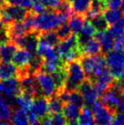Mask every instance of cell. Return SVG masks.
<instances>
[{
  "label": "cell",
  "mask_w": 124,
  "mask_h": 125,
  "mask_svg": "<svg viewBox=\"0 0 124 125\" xmlns=\"http://www.w3.org/2000/svg\"><path fill=\"white\" fill-rule=\"evenodd\" d=\"M69 17L57 11L48 10L35 16L34 19V31L38 33L48 30H56L59 26L67 23Z\"/></svg>",
  "instance_id": "cell-1"
},
{
  "label": "cell",
  "mask_w": 124,
  "mask_h": 125,
  "mask_svg": "<svg viewBox=\"0 0 124 125\" xmlns=\"http://www.w3.org/2000/svg\"><path fill=\"white\" fill-rule=\"evenodd\" d=\"M66 70H67V80L65 83V88L69 91L78 90L80 84L87 78L80 62V59L66 63Z\"/></svg>",
  "instance_id": "cell-2"
},
{
  "label": "cell",
  "mask_w": 124,
  "mask_h": 125,
  "mask_svg": "<svg viewBox=\"0 0 124 125\" xmlns=\"http://www.w3.org/2000/svg\"><path fill=\"white\" fill-rule=\"evenodd\" d=\"M108 69L115 80H124V50L111 49L106 53Z\"/></svg>",
  "instance_id": "cell-3"
},
{
  "label": "cell",
  "mask_w": 124,
  "mask_h": 125,
  "mask_svg": "<svg viewBox=\"0 0 124 125\" xmlns=\"http://www.w3.org/2000/svg\"><path fill=\"white\" fill-rule=\"evenodd\" d=\"M91 108L95 125H111L115 112L110 111L100 101H97Z\"/></svg>",
  "instance_id": "cell-4"
},
{
  "label": "cell",
  "mask_w": 124,
  "mask_h": 125,
  "mask_svg": "<svg viewBox=\"0 0 124 125\" xmlns=\"http://www.w3.org/2000/svg\"><path fill=\"white\" fill-rule=\"evenodd\" d=\"M35 79L43 96L48 98L56 93V85L54 80L49 73L44 70H38L35 73Z\"/></svg>",
  "instance_id": "cell-5"
},
{
  "label": "cell",
  "mask_w": 124,
  "mask_h": 125,
  "mask_svg": "<svg viewBox=\"0 0 124 125\" xmlns=\"http://www.w3.org/2000/svg\"><path fill=\"white\" fill-rule=\"evenodd\" d=\"M78 90L82 95L84 105L87 107H92V105L99 99V94H98L96 89L94 87V84L89 78H86L83 80Z\"/></svg>",
  "instance_id": "cell-6"
},
{
  "label": "cell",
  "mask_w": 124,
  "mask_h": 125,
  "mask_svg": "<svg viewBox=\"0 0 124 125\" xmlns=\"http://www.w3.org/2000/svg\"><path fill=\"white\" fill-rule=\"evenodd\" d=\"M20 93L21 88L17 78L14 77L0 81V94L4 95V97L7 99H9L11 101H14L15 98Z\"/></svg>",
  "instance_id": "cell-7"
},
{
  "label": "cell",
  "mask_w": 124,
  "mask_h": 125,
  "mask_svg": "<svg viewBox=\"0 0 124 125\" xmlns=\"http://www.w3.org/2000/svg\"><path fill=\"white\" fill-rule=\"evenodd\" d=\"M100 101L110 111L116 113L121 101V94L110 87L100 96Z\"/></svg>",
  "instance_id": "cell-8"
},
{
  "label": "cell",
  "mask_w": 124,
  "mask_h": 125,
  "mask_svg": "<svg viewBox=\"0 0 124 125\" xmlns=\"http://www.w3.org/2000/svg\"><path fill=\"white\" fill-rule=\"evenodd\" d=\"M112 82H113V77L111 75L110 70L106 68L93 82L94 87L100 97L110 87Z\"/></svg>",
  "instance_id": "cell-9"
},
{
  "label": "cell",
  "mask_w": 124,
  "mask_h": 125,
  "mask_svg": "<svg viewBox=\"0 0 124 125\" xmlns=\"http://www.w3.org/2000/svg\"><path fill=\"white\" fill-rule=\"evenodd\" d=\"M31 112H33L35 115H37L39 120L42 121L46 116L48 114V98L40 95L33 99V102L30 109L28 110Z\"/></svg>",
  "instance_id": "cell-10"
},
{
  "label": "cell",
  "mask_w": 124,
  "mask_h": 125,
  "mask_svg": "<svg viewBox=\"0 0 124 125\" xmlns=\"http://www.w3.org/2000/svg\"><path fill=\"white\" fill-rule=\"evenodd\" d=\"M6 25L9 37V41H12L15 38L19 37H23L28 32L23 21H12Z\"/></svg>",
  "instance_id": "cell-11"
},
{
  "label": "cell",
  "mask_w": 124,
  "mask_h": 125,
  "mask_svg": "<svg viewBox=\"0 0 124 125\" xmlns=\"http://www.w3.org/2000/svg\"><path fill=\"white\" fill-rule=\"evenodd\" d=\"M77 46H79L78 36L75 33H72L68 38L59 41V43L57 45V53L62 59L70 49L77 47Z\"/></svg>",
  "instance_id": "cell-12"
},
{
  "label": "cell",
  "mask_w": 124,
  "mask_h": 125,
  "mask_svg": "<svg viewBox=\"0 0 124 125\" xmlns=\"http://www.w3.org/2000/svg\"><path fill=\"white\" fill-rule=\"evenodd\" d=\"M94 38L98 39V41L100 42L102 52L106 54L107 52L110 51L111 49H113L114 47V39L110 36L109 31L107 30H101V31H96Z\"/></svg>",
  "instance_id": "cell-13"
},
{
  "label": "cell",
  "mask_w": 124,
  "mask_h": 125,
  "mask_svg": "<svg viewBox=\"0 0 124 125\" xmlns=\"http://www.w3.org/2000/svg\"><path fill=\"white\" fill-rule=\"evenodd\" d=\"M83 56H96L102 53V49L100 42L96 38H90L81 47H79Z\"/></svg>",
  "instance_id": "cell-14"
},
{
  "label": "cell",
  "mask_w": 124,
  "mask_h": 125,
  "mask_svg": "<svg viewBox=\"0 0 124 125\" xmlns=\"http://www.w3.org/2000/svg\"><path fill=\"white\" fill-rule=\"evenodd\" d=\"M96 31V28H94V26L90 22V19H86L84 24H83L82 28L80 29V31L77 35L78 36V43H79V47H81L90 38L94 37Z\"/></svg>",
  "instance_id": "cell-15"
},
{
  "label": "cell",
  "mask_w": 124,
  "mask_h": 125,
  "mask_svg": "<svg viewBox=\"0 0 124 125\" xmlns=\"http://www.w3.org/2000/svg\"><path fill=\"white\" fill-rule=\"evenodd\" d=\"M32 57L33 56L31 55L26 49L19 48L14 53L13 58H12V61L17 68H22V67L28 66L30 62Z\"/></svg>",
  "instance_id": "cell-16"
},
{
  "label": "cell",
  "mask_w": 124,
  "mask_h": 125,
  "mask_svg": "<svg viewBox=\"0 0 124 125\" xmlns=\"http://www.w3.org/2000/svg\"><path fill=\"white\" fill-rule=\"evenodd\" d=\"M97 61V55L96 56H82L80 59V62L82 65V68L84 70V72L86 74V77L91 80L93 77V71L95 69Z\"/></svg>",
  "instance_id": "cell-17"
},
{
  "label": "cell",
  "mask_w": 124,
  "mask_h": 125,
  "mask_svg": "<svg viewBox=\"0 0 124 125\" xmlns=\"http://www.w3.org/2000/svg\"><path fill=\"white\" fill-rule=\"evenodd\" d=\"M51 76L54 80L56 85V90L65 87L66 80H67V70H66V63L62 66L59 67L55 71L51 73Z\"/></svg>",
  "instance_id": "cell-18"
},
{
  "label": "cell",
  "mask_w": 124,
  "mask_h": 125,
  "mask_svg": "<svg viewBox=\"0 0 124 125\" xmlns=\"http://www.w3.org/2000/svg\"><path fill=\"white\" fill-rule=\"evenodd\" d=\"M79 111H80V108L76 105L73 102H66L63 104L62 108V112L63 115L65 116L67 121H76L79 115Z\"/></svg>",
  "instance_id": "cell-19"
},
{
  "label": "cell",
  "mask_w": 124,
  "mask_h": 125,
  "mask_svg": "<svg viewBox=\"0 0 124 125\" xmlns=\"http://www.w3.org/2000/svg\"><path fill=\"white\" fill-rule=\"evenodd\" d=\"M17 49V45L12 41H8L5 44L0 45V54L4 62H10L12 60L13 55Z\"/></svg>",
  "instance_id": "cell-20"
},
{
  "label": "cell",
  "mask_w": 124,
  "mask_h": 125,
  "mask_svg": "<svg viewBox=\"0 0 124 125\" xmlns=\"http://www.w3.org/2000/svg\"><path fill=\"white\" fill-rule=\"evenodd\" d=\"M17 70L18 68L14 63L4 62L3 64H0V80H7L17 77Z\"/></svg>",
  "instance_id": "cell-21"
},
{
  "label": "cell",
  "mask_w": 124,
  "mask_h": 125,
  "mask_svg": "<svg viewBox=\"0 0 124 125\" xmlns=\"http://www.w3.org/2000/svg\"><path fill=\"white\" fill-rule=\"evenodd\" d=\"M12 113V105L0 94V122H9Z\"/></svg>",
  "instance_id": "cell-22"
},
{
  "label": "cell",
  "mask_w": 124,
  "mask_h": 125,
  "mask_svg": "<svg viewBox=\"0 0 124 125\" xmlns=\"http://www.w3.org/2000/svg\"><path fill=\"white\" fill-rule=\"evenodd\" d=\"M67 119L63 113H53L48 114L41 121V125H67Z\"/></svg>",
  "instance_id": "cell-23"
},
{
  "label": "cell",
  "mask_w": 124,
  "mask_h": 125,
  "mask_svg": "<svg viewBox=\"0 0 124 125\" xmlns=\"http://www.w3.org/2000/svg\"><path fill=\"white\" fill-rule=\"evenodd\" d=\"M78 122L80 125H95L93 113L90 108L85 105L80 108L79 115L78 117Z\"/></svg>",
  "instance_id": "cell-24"
},
{
  "label": "cell",
  "mask_w": 124,
  "mask_h": 125,
  "mask_svg": "<svg viewBox=\"0 0 124 125\" xmlns=\"http://www.w3.org/2000/svg\"><path fill=\"white\" fill-rule=\"evenodd\" d=\"M85 20H86V17L84 15L75 14L74 13L69 19V26L71 29V31L75 34H78L80 31Z\"/></svg>",
  "instance_id": "cell-25"
},
{
  "label": "cell",
  "mask_w": 124,
  "mask_h": 125,
  "mask_svg": "<svg viewBox=\"0 0 124 125\" xmlns=\"http://www.w3.org/2000/svg\"><path fill=\"white\" fill-rule=\"evenodd\" d=\"M11 122L14 125H29L28 117V111L22 109H17L13 111L11 116Z\"/></svg>",
  "instance_id": "cell-26"
},
{
  "label": "cell",
  "mask_w": 124,
  "mask_h": 125,
  "mask_svg": "<svg viewBox=\"0 0 124 125\" xmlns=\"http://www.w3.org/2000/svg\"><path fill=\"white\" fill-rule=\"evenodd\" d=\"M63 108V102L60 101V99L58 97L57 94H54L48 98V114L53 113H59L62 111Z\"/></svg>",
  "instance_id": "cell-27"
},
{
  "label": "cell",
  "mask_w": 124,
  "mask_h": 125,
  "mask_svg": "<svg viewBox=\"0 0 124 125\" xmlns=\"http://www.w3.org/2000/svg\"><path fill=\"white\" fill-rule=\"evenodd\" d=\"M38 38L43 40L44 42L48 43V45L52 47H56L59 43V38L57 35L56 30H48V31L40 32L38 35Z\"/></svg>",
  "instance_id": "cell-28"
},
{
  "label": "cell",
  "mask_w": 124,
  "mask_h": 125,
  "mask_svg": "<svg viewBox=\"0 0 124 125\" xmlns=\"http://www.w3.org/2000/svg\"><path fill=\"white\" fill-rule=\"evenodd\" d=\"M90 1L91 0H73L71 2L72 10L75 14L86 15L89 11L90 7Z\"/></svg>",
  "instance_id": "cell-29"
},
{
  "label": "cell",
  "mask_w": 124,
  "mask_h": 125,
  "mask_svg": "<svg viewBox=\"0 0 124 125\" xmlns=\"http://www.w3.org/2000/svg\"><path fill=\"white\" fill-rule=\"evenodd\" d=\"M15 101H16V104L18 106L19 109L28 111L32 105V102H33V98L21 92L20 94H18L17 97L15 98L14 102Z\"/></svg>",
  "instance_id": "cell-30"
},
{
  "label": "cell",
  "mask_w": 124,
  "mask_h": 125,
  "mask_svg": "<svg viewBox=\"0 0 124 125\" xmlns=\"http://www.w3.org/2000/svg\"><path fill=\"white\" fill-rule=\"evenodd\" d=\"M122 11L119 10V9H109V10L104 11V18L107 21V23L109 24V26L115 24L116 22L120 20L122 18Z\"/></svg>",
  "instance_id": "cell-31"
},
{
  "label": "cell",
  "mask_w": 124,
  "mask_h": 125,
  "mask_svg": "<svg viewBox=\"0 0 124 125\" xmlns=\"http://www.w3.org/2000/svg\"><path fill=\"white\" fill-rule=\"evenodd\" d=\"M108 31L113 38H117L124 35V18H121L115 24L109 27Z\"/></svg>",
  "instance_id": "cell-32"
},
{
  "label": "cell",
  "mask_w": 124,
  "mask_h": 125,
  "mask_svg": "<svg viewBox=\"0 0 124 125\" xmlns=\"http://www.w3.org/2000/svg\"><path fill=\"white\" fill-rule=\"evenodd\" d=\"M90 22L92 23L93 26H94V28H96L97 31L107 30L108 28H109V27H110L102 14L97 15L96 17L90 18Z\"/></svg>",
  "instance_id": "cell-33"
},
{
  "label": "cell",
  "mask_w": 124,
  "mask_h": 125,
  "mask_svg": "<svg viewBox=\"0 0 124 125\" xmlns=\"http://www.w3.org/2000/svg\"><path fill=\"white\" fill-rule=\"evenodd\" d=\"M56 32H57V35H58L60 41L68 38L73 33L71 31L70 28H69V26L67 25L66 23L65 24H62L61 26H59V28L56 29Z\"/></svg>",
  "instance_id": "cell-34"
},
{
  "label": "cell",
  "mask_w": 124,
  "mask_h": 125,
  "mask_svg": "<svg viewBox=\"0 0 124 125\" xmlns=\"http://www.w3.org/2000/svg\"><path fill=\"white\" fill-rule=\"evenodd\" d=\"M70 102H73L76 105H78L79 108L84 106V101H83L82 95L80 94L79 90H74V91H70L69 94V101Z\"/></svg>",
  "instance_id": "cell-35"
},
{
  "label": "cell",
  "mask_w": 124,
  "mask_h": 125,
  "mask_svg": "<svg viewBox=\"0 0 124 125\" xmlns=\"http://www.w3.org/2000/svg\"><path fill=\"white\" fill-rule=\"evenodd\" d=\"M7 1L12 5H16V6L23 7V8H26L28 10L32 8L33 4H34L33 0H7Z\"/></svg>",
  "instance_id": "cell-36"
},
{
  "label": "cell",
  "mask_w": 124,
  "mask_h": 125,
  "mask_svg": "<svg viewBox=\"0 0 124 125\" xmlns=\"http://www.w3.org/2000/svg\"><path fill=\"white\" fill-rule=\"evenodd\" d=\"M9 41V37L7 33V25L0 21V45Z\"/></svg>",
  "instance_id": "cell-37"
},
{
  "label": "cell",
  "mask_w": 124,
  "mask_h": 125,
  "mask_svg": "<svg viewBox=\"0 0 124 125\" xmlns=\"http://www.w3.org/2000/svg\"><path fill=\"white\" fill-rule=\"evenodd\" d=\"M62 0H40L41 4L48 9V10H56Z\"/></svg>",
  "instance_id": "cell-38"
},
{
  "label": "cell",
  "mask_w": 124,
  "mask_h": 125,
  "mask_svg": "<svg viewBox=\"0 0 124 125\" xmlns=\"http://www.w3.org/2000/svg\"><path fill=\"white\" fill-rule=\"evenodd\" d=\"M111 125H124V111H117L114 114Z\"/></svg>",
  "instance_id": "cell-39"
},
{
  "label": "cell",
  "mask_w": 124,
  "mask_h": 125,
  "mask_svg": "<svg viewBox=\"0 0 124 125\" xmlns=\"http://www.w3.org/2000/svg\"><path fill=\"white\" fill-rule=\"evenodd\" d=\"M31 10L33 11L35 14L38 15V14H41V13H44L46 11H48V9L42 5L40 1H38V2H36V3L33 4V7L31 8Z\"/></svg>",
  "instance_id": "cell-40"
},
{
  "label": "cell",
  "mask_w": 124,
  "mask_h": 125,
  "mask_svg": "<svg viewBox=\"0 0 124 125\" xmlns=\"http://www.w3.org/2000/svg\"><path fill=\"white\" fill-rule=\"evenodd\" d=\"M108 8L110 9H117L121 7V0H106Z\"/></svg>",
  "instance_id": "cell-41"
},
{
  "label": "cell",
  "mask_w": 124,
  "mask_h": 125,
  "mask_svg": "<svg viewBox=\"0 0 124 125\" xmlns=\"http://www.w3.org/2000/svg\"><path fill=\"white\" fill-rule=\"evenodd\" d=\"M67 125H80L79 122H77L76 121H69V122Z\"/></svg>",
  "instance_id": "cell-42"
},
{
  "label": "cell",
  "mask_w": 124,
  "mask_h": 125,
  "mask_svg": "<svg viewBox=\"0 0 124 125\" xmlns=\"http://www.w3.org/2000/svg\"><path fill=\"white\" fill-rule=\"evenodd\" d=\"M121 10L122 12H124V0H121Z\"/></svg>",
  "instance_id": "cell-43"
},
{
  "label": "cell",
  "mask_w": 124,
  "mask_h": 125,
  "mask_svg": "<svg viewBox=\"0 0 124 125\" xmlns=\"http://www.w3.org/2000/svg\"><path fill=\"white\" fill-rule=\"evenodd\" d=\"M121 101L124 102V90H123V92H122V94H121Z\"/></svg>",
  "instance_id": "cell-44"
},
{
  "label": "cell",
  "mask_w": 124,
  "mask_h": 125,
  "mask_svg": "<svg viewBox=\"0 0 124 125\" xmlns=\"http://www.w3.org/2000/svg\"><path fill=\"white\" fill-rule=\"evenodd\" d=\"M2 62V58H1V54H0V64Z\"/></svg>",
  "instance_id": "cell-45"
},
{
  "label": "cell",
  "mask_w": 124,
  "mask_h": 125,
  "mask_svg": "<svg viewBox=\"0 0 124 125\" xmlns=\"http://www.w3.org/2000/svg\"><path fill=\"white\" fill-rule=\"evenodd\" d=\"M69 2H70V3H71V2H72L73 0H69Z\"/></svg>",
  "instance_id": "cell-46"
},
{
  "label": "cell",
  "mask_w": 124,
  "mask_h": 125,
  "mask_svg": "<svg viewBox=\"0 0 124 125\" xmlns=\"http://www.w3.org/2000/svg\"><path fill=\"white\" fill-rule=\"evenodd\" d=\"M7 125H12V124H10V123H9V122H8V124H7Z\"/></svg>",
  "instance_id": "cell-47"
},
{
  "label": "cell",
  "mask_w": 124,
  "mask_h": 125,
  "mask_svg": "<svg viewBox=\"0 0 124 125\" xmlns=\"http://www.w3.org/2000/svg\"><path fill=\"white\" fill-rule=\"evenodd\" d=\"M4 1H7V0H4Z\"/></svg>",
  "instance_id": "cell-48"
}]
</instances>
